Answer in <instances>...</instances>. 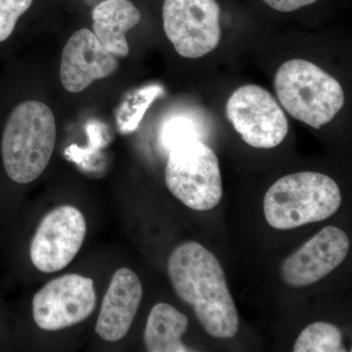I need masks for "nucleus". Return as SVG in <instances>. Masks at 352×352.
Segmentation results:
<instances>
[{
    "instance_id": "1",
    "label": "nucleus",
    "mask_w": 352,
    "mask_h": 352,
    "mask_svg": "<svg viewBox=\"0 0 352 352\" xmlns=\"http://www.w3.org/2000/svg\"><path fill=\"white\" fill-rule=\"evenodd\" d=\"M176 295L193 308L206 332L217 339H232L239 330V315L226 283L221 263L197 242L176 247L168 263Z\"/></svg>"
},
{
    "instance_id": "2",
    "label": "nucleus",
    "mask_w": 352,
    "mask_h": 352,
    "mask_svg": "<svg viewBox=\"0 0 352 352\" xmlns=\"http://www.w3.org/2000/svg\"><path fill=\"white\" fill-rule=\"evenodd\" d=\"M54 113L44 103L27 101L14 109L4 127L1 155L14 182L28 184L47 168L56 144Z\"/></svg>"
},
{
    "instance_id": "3",
    "label": "nucleus",
    "mask_w": 352,
    "mask_h": 352,
    "mask_svg": "<svg viewBox=\"0 0 352 352\" xmlns=\"http://www.w3.org/2000/svg\"><path fill=\"white\" fill-rule=\"evenodd\" d=\"M342 205L339 185L314 171L285 175L266 192V221L277 230H291L332 217Z\"/></svg>"
},
{
    "instance_id": "4",
    "label": "nucleus",
    "mask_w": 352,
    "mask_h": 352,
    "mask_svg": "<svg viewBox=\"0 0 352 352\" xmlns=\"http://www.w3.org/2000/svg\"><path fill=\"white\" fill-rule=\"evenodd\" d=\"M275 91L296 120L319 129L344 107V89L330 74L311 62L293 59L278 69Z\"/></svg>"
},
{
    "instance_id": "5",
    "label": "nucleus",
    "mask_w": 352,
    "mask_h": 352,
    "mask_svg": "<svg viewBox=\"0 0 352 352\" xmlns=\"http://www.w3.org/2000/svg\"><path fill=\"white\" fill-rule=\"evenodd\" d=\"M166 183L173 195L192 210H212L223 195L219 159L200 139L182 141L168 150Z\"/></svg>"
},
{
    "instance_id": "6",
    "label": "nucleus",
    "mask_w": 352,
    "mask_h": 352,
    "mask_svg": "<svg viewBox=\"0 0 352 352\" xmlns=\"http://www.w3.org/2000/svg\"><path fill=\"white\" fill-rule=\"evenodd\" d=\"M226 112L235 131L252 147H277L288 134V120L284 111L276 99L258 85L237 88L227 101Z\"/></svg>"
},
{
    "instance_id": "7",
    "label": "nucleus",
    "mask_w": 352,
    "mask_h": 352,
    "mask_svg": "<svg viewBox=\"0 0 352 352\" xmlns=\"http://www.w3.org/2000/svg\"><path fill=\"white\" fill-rule=\"evenodd\" d=\"M220 7L217 0H164V30L180 56L197 59L219 46Z\"/></svg>"
},
{
    "instance_id": "8",
    "label": "nucleus",
    "mask_w": 352,
    "mask_h": 352,
    "mask_svg": "<svg viewBox=\"0 0 352 352\" xmlns=\"http://www.w3.org/2000/svg\"><path fill=\"white\" fill-rule=\"evenodd\" d=\"M91 278L80 274L58 277L39 289L32 298V316L48 332L72 327L87 319L96 307Z\"/></svg>"
},
{
    "instance_id": "9",
    "label": "nucleus",
    "mask_w": 352,
    "mask_h": 352,
    "mask_svg": "<svg viewBox=\"0 0 352 352\" xmlns=\"http://www.w3.org/2000/svg\"><path fill=\"white\" fill-rule=\"evenodd\" d=\"M87 221L73 206H61L48 212L32 238L30 256L36 270L44 273L64 270L85 242Z\"/></svg>"
},
{
    "instance_id": "10",
    "label": "nucleus",
    "mask_w": 352,
    "mask_h": 352,
    "mask_svg": "<svg viewBox=\"0 0 352 352\" xmlns=\"http://www.w3.org/2000/svg\"><path fill=\"white\" fill-rule=\"evenodd\" d=\"M349 251L346 234L338 227H325L285 259L282 278L295 288L316 283L340 266Z\"/></svg>"
},
{
    "instance_id": "11",
    "label": "nucleus",
    "mask_w": 352,
    "mask_h": 352,
    "mask_svg": "<svg viewBox=\"0 0 352 352\" xmlns=\"http://www.w3.org/2000/svg\"><path fill=\"white\" fill-rule=\"evenodd\" d=\"M119 68L118 57L106 50L94 32L82 29L69 38L62 53L60 78L67 91L78 94Z\"/></svg>"
},
{
    "instance_id": "12",
    "label": "nucleus",
    "mask_w": 352,
    "mask_h": 352,
    "mask_svg": "<svg viewBox=\"0 0 352 352\" xmlns=\"http://www.w3.org/2000/svg\"><path fill=\"white\" fill-rule=\"evenodd\" d=\"M142 296V283L133 271L129 268L116 271L95 326L99 337L106 342L124 339L135 318Z\"/></svg>"
},
{
    "instance_id": "13",
    "label": "nucleus",
    "mask_w": 352,
    "mask_h": 352,
    "mask_svg": "<svg viewBox=\"0 0 352 352\" xmlns=\"http://www.w3.org/2000/svg\"><path fill=\"white\" fill-rule=\"evenodd\" d=\"M94 34L116 57L129 53L126 34L141 21V13L131 0H104L92 11Z\"/></svg>"
},
{
    "instance_id": "14",
    "label": "nucleus",
    "mask_w": 352,
    "mask_h": 352,
    "mask_svg": "<svg viewBox=\"0 0 352 352\" xmlns=\"http://www.w3.org/2000/svg\"><path fill=\"white\" fill-rule=\"evenodd\" d=\"M186 315L173 305L159 302L152 308L144 331V344L150 352H187L182 337L188 329Z\"/></svg>"
},
{
    "instance_id": "15",
    "label": "nucleus",
    "mask_w": 352,
    "mask_h": 352,
    "mask_svg": "<svg viewBox=\"0 0 352 352\" xmlns=\"http://www.w3.org/2000/svg\"><path fill=\"white\" fill-rule=\"evenodd\" d=\"M295 352H346L342 333L327 322H315L303 329L294 346Z\"/></svg>"
},
{
    "instance_id": "16",
    "label": "nucleus",
    "mask_w": 352,
    "mask_h": 352,
    "mask_svg": "<svg viewBox=\"0 0 352 352\" xmlns=\"http://www.w3.org/2000/svg\"><path fill=\"white\" fill-rule=\"evenodd\" d=\"M200 122L187 115H178L164 122L160 133V140L164 149L170 150L173 145L189 139H201Z\"/></svg>"
},
{
    "instance_id": "17",
    "label": "nucleus",
    "mask_w": 352,
    "mask_h": 352,
    "mask_svg": "<svg viewBox=\"0 0 352 352\" xmlns=\"http://www.w3.org/2000/svg\"><path fill=\"white\" fill-rule=\"evenodd\" d=\"M34 0H0V43L12 34L18 20L29 10Z\"/></svg>"
},
{
    "instance_id": "18",
    "label": "nucleus",
    "mask_w": 352,
    "mask_h": 352,
    "mask_svg": "<svg viewBox=\"0 0 352 352\" xmlns=\"http://www.w3.org/2000/svg\"><path fill=\"white\" fill-rule=\"evenodd\" d=\"M271 8L279 11V12H293L302 7L311 6L317 0H263Z\"/></svg>"
}]
</instances>
